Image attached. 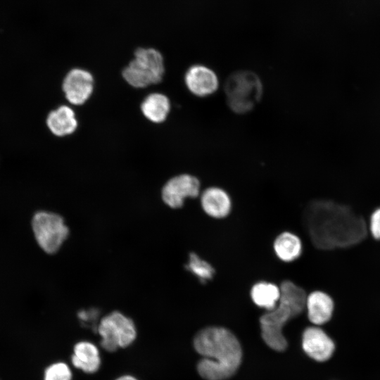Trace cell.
<instances>
[{
  "label": "cell",
  "mask_w": 380,
  "mask_h": 380,
  "mask_svg": "<svg viewBox=\"0 0 380 380\" xmlns=\"http://www.w3.org/2000/svg\"><path fill=\"white\" fill-rule=\"evenodd\" d=\"M279 286L281 296L277 306L260 317V324L265 343L272 349L281 352L287 347L283 327L305 310L307 294L302 287L289 279L284 280Z\"/></svg>",
  "instance_id": "cell-3"
},
{
  "label": "cell",
  "mask_w": 380,
  "mask_h": 380,
  "mask_svg": "<svg viewBox=\"0 0 380 380\" xmlns=\"http://www.w3.org/2000/svg\"><path fill=\"white\" fill-rule=\"evenodd\" d=\"M61 89L69 103L77 106H82L93 96L94 76L86 69L73 68L65 75Z\"/></svg>",
  "instance_id": "cell-8"
},
{
  "label": "cell",
  "mask_w": 380,
  "mask_h": 380,
  "mask_svg": "<svg viewBox=\"0 0 380 380\" xmlns=\"http://www.w3.org/2000/svg\"><path fill=\"white\" fill-rule=\"evenodd\" d=\"M72 367L63 361L51 363L44 373V380H72Z\"/></svg>",
  "instance_id": "cell-20"
},
{
  "label": "cell",
  "mask_w": 380,
  "mask_h": 380,
  "mask_svg": "<svg viewBox=\"0 0 380 380\" xmlns=\"http://www.w3.org/2000/svg\"><path fill=\"white\" fill-rule=\"evenodd\" d=\"M203 210L210 217L222 219L229 215L232 210V200L228 193L218 186H210L201 194Z\"/></svg>",
  "instance_id": "cell-14"
},
{
  "label": "cell",
  "mask_w": 380,
  "mask_h": 380,
  "mask_svg": "<svg viewBox=\"0 0 380 380\" xmlns=\"http://www.w3.org/2000/svg\"><path fill=\"white\" fill-rule=\"evenodd\" d=\"M52 134L57 137H69L76 132L78 120L76 113L69 106L63 104L49 112L46 120Z\"/></svg>",
  "instance_id": "cell-13"
},
{
  "label": "cell",
  "mask_w": 380,
  "mask_h": 380,
  "mask_svg": "<svg viewBox=\"0 0 380 380\" xmlns=\"http://www.w3.org/2000/svg\"><path fill=\"white\" fill-rule=\"evenodd\" d=\"M201 183L197 177L187 173L179 174L169 179L161 190V198L170 208L177 209L184 205L187 198L199 196Z\"/></svg>",
  "instance_id": "cell-9"
},
{
  "label": "cell",
  "mask_w": 380,
  "mask_h": 380,
  "mask_svg": "<svg viewBox=\"0 0 380 380\" xmlns=\"http://www.w3.org/2000/svg\"><path fill=\"white\" fill-rule=\"evenodd\" d=\"M184 81L189 91L197 97L209 96L219 87L215 72L201 64L191 65L184 73Z\"/></svg>",
  "instance_id": "cell-10"
},
{
  "label": "cell",
  "mask_w": 380,
  "mask_h": 380,
  "mask_svg": "<svg viewBox=\"0 0 380 380\" xmlns=\"http://www.w3.org/2000/svg\"><path fill=\"white\" fill-rule=\"evenodd\" d=\"M71 365L86 374H94L101 369L102 360L99 347L89 340L77 341L70 355Z\"/></svg>",
  "instance_id": "cell-11"
},
{
  "label": "cell",
  "mask_w": 380,
  "mask_h": 380,
  "mask_svg": "<svg viewBox=\"0 0 380 380\" xmlns=\"http://www.w3.org/2000/svg\"><path fill=\"white\" fill-rule=\"evenodd\" d=\"M334 301L330 296L321 291H315L307 296L305 308L309 320L320 325L327 322L334 311Z\"/></svg>",
  "instance_id": "cell-16"
},
{
  "label": "cell",
  "mask_w": 380,
  "mask_h": 380,
  "mask_svg": "<svg viewBox=\"0 0 380 380\" xmlns=\"http://www.w3.org/2000/svg\"><path fill=\"white\" fill-rule=\"evenodd\" d=\"M185 268L194 275L201 284H206L211 281L215 274L213 266L195 252L189 253Z\"/></svg>",
  "instance_id": "cell-19"
},
{
  "label": "cell",
  "mask_w": 380,
  "mask_h": 380,
  "mask_svg": "<svg viewBox=\"0 0 380 380\" xmlns=\"http://www.w3.org/2000/svg\"><path fill=\"white\" fill-rule=\"evenodd\" d=\"M262 84L259 77L248 70L231 74L224 83V92L229 108L237 114L251 111L260 100Z\"/></svg>",
  "instance_id": "cell-5"
},
{
  "label": "cell",
  "mask_w": 380,
  "mask_h": 380,
  "mask_svg": "<svg viewBox=\"0 0 380 380\" xmlns=\"http://www.w3.org/2000/svg\"><path fill=\"white\" fill-rule=\"evenodd\" d=\"M369 229L372 236L380 239V208L374 210L371 215Z\"/></svg>",
  "instance_id": "cell-21"
},
{
  "label": "cell",
  "mask_w": 380,
  "mask_h": 380,
  "mask_svg": "<svg viewBox=\"0 0 380 380\" xmlns=\"http://www.w3.org/2000/svg\"><path fill=\"white\" fill-rule=\"evenodd\" d=\"M96 331L100 336L99 345L108 353L130 347L138 336L134 320L120 311H113L99 322Z\"/></svg>",
  "instance_id": "cell-6"
},
{
  "label": "cell",
  "mask_w": 380,
  "mask_h": 380,
  "mask_svg": "<svg viewBox=\"0 0 380 380\" xmlns=\"http://www.w3.org/2000/svg\"><path fill=\"white\" fill-rule=\"evenodd\" d=\"M172 104L169 97L161 92L147 94L140 103L139 110L144 118L154 125L165 122L171 111Z\"/></svg>",
  "instance_id": "cell-15"
},
{
  "label": "cell",
  "mask_w": 380,
  "mask_h": 380,
  "mask_svg": "<svg viewBox=\"0 0 380 380\" xmlns=\"http://www.w3.org/2000/svg\"><path fill=\"white\" fill-rule=\"evenodd\" d=\"M32 227L37 243L49 254L56 253L69 235L64 219L55 213H37L33 216Z\"/></svg>",
  "instance_id": "cell-7"
},
{
  "label": "cell",
  "mask_w": 380,
  "mask_h": 380,
  "mask_svg": "<svg viewBox=\"0 0 380 380\" xmlns=\"http://www.w3.org/2000/svg\"><path fill=\"white\" fill-rule=\"evenodd\" d=\"M114 380H140L137 376L131 374H123L117 376Z\"/></svg>",
  "instance_id": "cell-22"
},
{
  "label": "cell",
  "mask_w": 380,
  "mask_h": 380,
  "mask_svg": "<svg viewBox=\"0 0 380 380\" xmlns=\"http://www.w3.org/2000/svg\"><path fill=\"white\" fill-rule=\"evenodd\" d=\"M133 58L122 70L124 81L134 89H144L160 84L165 74L163 54L155 48L139 47Z\"/></svg>",
  "instance_id": "cell-4"
},
{
  "label": "cell",
  "mask_w": 380,
  "mask_h": 380,
  "mask_svg": "<svg viewBox=\"0 0 380 380\" xmlns=\"http://www.w3.org/2000/svg\"><path fill=\"white\" fill-rule=\"evenodd\" d=\"M303 348L311 358L324 362L331 357L335 346L331 338L322 329L310 327L303 332Z\"/></svg>",
  "instance_id": "cell-12"
},
{
  "label": "cell",
  "mask_w": 380,
  "mask_h": 380,
  "mask_svg": "<svg viewBox=\"0 0 380 380\" xmlns=\"http://www.w3.org/2000/svg\"><path fill=\"white\" fill-rule=\"evenodd\" d=\"M273 248L279 260L289 262L300 256L303 245L300 239L296 234L290 232H283L275 238Z\"/></svg>",
  "instance_id": "cell-17"
},
{
  "label": "cell",
  "mask_w": 380,
  "mask_h": 380,
  "mask_svg": "<svg viewBox=\"0 0 380 380\" xmlns=\"http://www.w3.org/2000/svg\"><path fill=\"white\" fill-rule=\"evenodd\" d=\"M303 222L312 243L319 249L350 246L367 235L366 223L361 216L330 201L310 202L304 211Z\"/></svg>",
  "instance_id": "cell-1"
},
{
  "label": "cell",
  "mask_w": 380,
  "mask_h": 380,
  "mask_svg": "<svg viewBox=\"0 0 380 380\" xmlns=\"http://www.w3.org/2000/svg\"><path fill=\"white\" fill-rule=\"evenodd\" d=\"M253 302L258 307L270 311L274 309L280 298V286L266 281H260L253 285L250 291Z\"/></svg>",
  "instance_id": "cell-18"
},
{
  "label": "cell",
  "mask_w": 380,
  "mask_h": 380,
  "mask_svg": "<svg viewBox=\"0 0 380 380\" xmlns=\"http://www.w3.org/2000/svg\"><path fill=\"white\" fill-rule=\"evenodd\" d=\"M194 346L204 357L197 365L199 375L205 380H225L238 369L242 350L236 337L228 329L210 327L196 335Z\"/></svg>",
  "instance_id": "cell-2"
}]
</instances>
